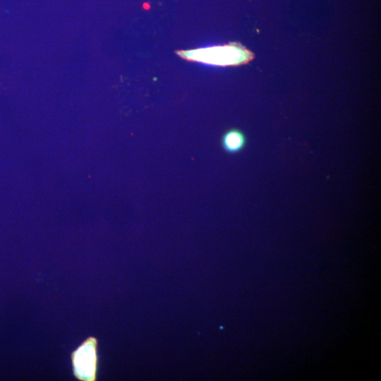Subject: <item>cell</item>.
I'll list each match as a JSON object with an SVG mask.
<instances>
[{"mask_svg":"<svg viewBox=\"0 0 381 381\" xmlns=\"http://www.w3.org/2000/svg\"><path fill=\"white\" fill-rule=\"evenodd\" d=\"M182 59L213 66H237L248 63L253 56L238 44H229L176 52Z\"/></svg>","mask_w":381,"mask_h":381,"instance_id":"obj_1","label":"cell"},{"mask_svg":"<svg viewBox=\"0 0 381 381\" xmlns=\"http://www.w3.org/2000/svg\"><path fill=\"white\" fill-rule=\"evenodd\" d=\"M73 377L80 381H95L99 368L98 340L87 337L70 354Z\"/></svg>","mask_w":381,"mask_h":381,"instance_id":"obj_2","label":"cell"},{"mask_svg":"<svg viewBox=\"0 0 381 381\" xmlns=\"http://www.w3.org/2000/svg\"><path fill=\"white\" fill-rule=\"evenodd\" d=\"M221 145L223 150L229 154H236L243 150L246 145L244 133L238 129H230L222 137Z\"/></svg>","mask_w":381,"mask_h":381,"instance_id":"obj_3","label":"cell"}]
</instances>
